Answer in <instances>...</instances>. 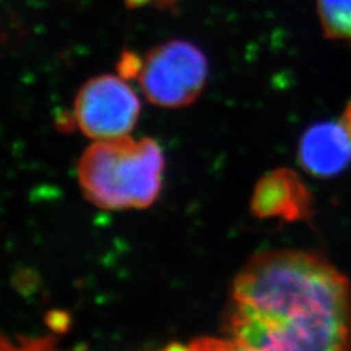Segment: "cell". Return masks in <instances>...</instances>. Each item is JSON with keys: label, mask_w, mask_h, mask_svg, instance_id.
<instances>
[{"label": "cell", "mask_w": 351, "mask_h": 351, "mask_svg": "<svg viewBox=\"0 0 351 351\" xmlns=\"http://www.w3.org/2000/svg\"><path fill=\"white\" fill-rule=\"evenodd\" d=\"M317 13L328 39L351 42V0H317Z\"/></svg>", "instance_id": "7"}, {"label": "cell", "mask_w": 351, "mask_h": 351, "mask_svg": "<svg viewBox=\"0 0 351 351\" xmlns=\"http://www.w3.org/2000/svg\"><path fill=\"white\" fill-rule=\"evenodd\" d=\"M251 213L258 217L307 221L314 215L310 190L295 172L281 168L264 176L254 190Z\"/></svg>", "instance_id": "5"}, {"label": "cell", "mask_w": 351, "mask_h": 351, "mask_svg": "<svg viewBox=\"0 0 351 351\" xmlns=\"http://www.w3.org/2000/svg\"><path fill=\"white\" fill-rule=\"evenodd\" d=\"M164 165L163 151L155 139H103L82 152L77 180L84 197L99 208L141 210L156 201Z\"/></svg>", "instance_id": "2"}, {"label": "cell", "mask_w": 351, "mask_h": 351, "mask_svg": "<svg viewBox=\"0 0 351 351\" xmlns=\"http://www.w3.org/2000/svg\"><path fill=\"white\" fill-rule=\"evenodd\" d=\"M339 121L341 123L342 128L345 129V132H346V134H348V137H349L351 142V101L346 104L343 112L339 116Z\"/></svg>", "instance_id": "8"}, {"label": "cell", "mask_w": 351, "mask_h": 351, "mask_svg": "<svg viewBox=\"0 0 351 351\" xmlns=\"http://www.w3.org/2000/svg\"><path fill=\"white\" fill-rule=\"evenodd\" d=\"M208 75L206 55L184 39L160 43L147 52L139 69V84L150 103L182 108L197 101Z\"/></svg>", "instance_id": "3"}, {"label": "cell", "mask_w": 351, "mask_h": 351, "mask_svg": "<svg viewBox=\"0 0 351 351\" xmlns=\"http://www.w3.org/2000/svg\"><path fill=\"white\" fill-rule=\"evenodd\" d=\"M226 333L234 349L351 350V281L314 251L251 256L234 278Z\"/></svg>", "instance_id": "1"}, {"label": "cell", "mask_w": 351, "mask_h": 351, "mask_svg": "<svg viewBox=\"0 0 351 351\" xmlns=\"http://www.w3.org/2000/svg\"><path fill=\"white\" fill-rule=\"evenodd\" d=\"M138 97L121 77L101 75L90 78L75 98V123L94 141L129 136L137 124Z\"/></svg>", "instance_id": "4"}, {"label": "cell", "mask_w": 351, "mask_h": 351, "mask_svg": "<svg viewBox=\"0 0 351 351\" xmlns=\"http://www.w3.org/2000/svg\"><path fill=\"white\" fill-rule=\"evenodd\" d=\"M298 158L303 169L316 177L343 172L351 163V142L339 120L310 126L302 136Z\"/></svg>", "instance_id": "6"}]
</instances>
